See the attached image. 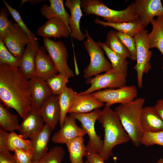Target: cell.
Segmentation results:
<instances>
[{
    "mask_svg": "<svg viewBox=\"0 0 163 163\" xmlns=\"http://www.w3.org/2000/svg\"><path fill=\"white\" fill-rule=\"evenodd\" d=\"M77 94L72 88L67 87L58 95L60 110V117L59 122L60 127L63 125L67 114Z\"/></svg>",
    "mask_w": 163,
    "mask_h": 163,
    "instance_id": "f1b7e54d",
    "label": "cell"
},
{
    "mask_svg": "<svg viewBox=\"0 0 163 163\" xmlns=\"http://www.w3.org/2000/svg\"><path fill=\"white\" fill-rule=\"evenodd\" d=\"M140 123L143 133H153L163 130V120L153 106L143 107L140 115Z\"/></svg>",
    "mask_w": 163,
    "mask_h": 163,
    "instance_id": "44dd1931",
    "label": "cell"
},
{
    "mask_svg": "<svg viewBox=\"0 0 163 163\" xmlns=\"http://www.w3.org/2000/svg\"><path fill=\"white\" fill-rule=\"evenodd\" d=\"M148 31L146 29L139 32L134 37L136 50V63L133 68L137 74L138 87H143V77L144 74H147L151 69L150 60L152 53L148 39Z\"/></svg>",
    "mask_w": 163,
    "mask_h": 163,
    "instance_id": "8992f818",
    "label": "cell"
},
{
    "mask_svg": "<svg viewBox=\"0 0 163 163\" xmlns=\"http://www.w3.org/2000/svg\"><path fill=\"white\" fill-rule=\"evenodd\" d=\"M7 8H2L0 12V40H2L13 22L8 18Z\"/></svg>",
    "mask_w": 163,
    "mask_h": 163,
    "instance_id": "f35d334b",
    "label": "cell"
},
{
    "mask_svg": "<svg viewBox=\"0 0 163 163\" xmlns=\"http://www.w3.org/2000/svg\"><path fill=\"white\" fill-rule=\"evenodd\" d=\"M94 22L96 24L101 25L105 27H112L118 31L128 34L133 37L139 32L145 29L140 19L133 22L112 23L102 21L97 18L95 19Z\"/></svg>",
    "mask_w": 163,
    "mask_h": 163,
    "instance_id": "4316f807",
    "label": "cell"
},
{
    "mask_svg": "<svg viewBox=\"0 0 163 163\" xmlns=\"http://www.w3.org/2000/svg\"><path fill=\"white\" fill-rule=\"evenodd\" d=\"M145 102L143 98H137L131 101L120 104L114 110L133 145L136 147L141 144L144 133L140 126V117Z\"/></svg>",
    "mask_w": 163,
    "mask_h": 163,
    "instance_id": "3957f363",
    "label": "cell"
},
{
    "mask_svg": "<svg viewBox=\"0 0 163 163\" xmlns=\"http://www.w3.org/2000/svg\"><path fill=\"white\" fill-rule=\"evenodd\" d=\"M43 42L44 48L59 73L69 78L74 77V72L68 65V54L64 43L62 41H55L49 38H43Z\"/></svg>",
    "mask_w": 163,
    "mask_h": 163,
    "instance_id": "9c48e42d",
    "label": "cell"
},
{
    "mask_svg": "<svg viewBox=\"0 0 163 163\" xmlns=\"http://www.w3.org/2000/svg\"><path fill=\"white\" fill-rule=\"evenodd\" d=\"M35 76L46 80L59 73L54 63L44 49L40 47L35 59Z\"/></svg>",
    "mask_w": 163,
    "mask_h": 163,
    "instance_id": "e0dca14e",
    "label": "cell"
},
{
    "mask_svg": "<svg viewBox=\"0 0 163 163\" xmlns=\"http://www.w3.org/2000/svg\"><path fill=\"white\" fill-rule=\"evenodd\" d=\"M136 12L142 24L146 28L154 18L163 14L160 0H135Z\"/></svg>",
    "mask_w": 163,
    "mask_h": 163,
    "instance_id": "7c38bea8",
    "label": "cell"
},
{
    "mask_svg": "<svg viewBox=\"0 0 163 163\" xmlns=\"http://www.w3.org/2000/svg\"><path fill=\"white\" fill-rule=\"evenodd\" d=\"M85 31L86 40L84 45L89 55L90 61L83 72L84 78L88 79L111 69L112 65L105 58L103 50L97 42L93 40L87 29Z\"/></svg>",
    "mask_w": 163,
    "mask_h": 163,
    "instance_id": "5b68a950",
    "label": "cell"
},
{
    "mask_svg": "<svg viewBox=\"0 0 163 163\" xmlns=\"http://www.w3.org/2000/svg\"><path fill=\"white\" fill-rule=\"evenodd\" d=\"M18 130L24 139H30L42 127L44 123L38 109L31 107Z\"/></svg>",
    "mask_w": 163,
    "mask_h": 163,
    "instance_id": "5bb4252c",
    "label": "cell"
},
{
    "mask_svg": "<svg viewBox=\"0 0 163 163\" xmlns=\"http://www.w3.org/2000/svg\"><path fill=\"white\" fill-rule=\"evenodd\" d=\"M127 76L111 69L103 74H98L87 79L86 83L90 84V86L77 94H88L103 88L115 89L123 87L126 86Z\"/></svg>",
    "mask_w": 163,
    "mask_h": 163,
    "instance_id": "ba28073f",
    "label": "cell"
},
{
    "mask_svg": "<svg viewBox=\"0 0 163 163\" xmlns=\"http://www.w3.org/2000/svg\"><path fill=\"white\" fill-rule=\"evenodd\" d=\"M84 163H89L88 161H87V160H86L85 162Z\"/></svg>",
    "mask_w": 163,
    "mask_h": 163,
    "instance_id": "bcb514c9",
    "label": "cell"
},
{
    "mask_svg": "<svg viewBox=\"0 0 163 163\" xmlns=\"http://www.w3.org/2000/svg\"><path fill=\"white\" fill-rule=\"evenodd\" d=\"M97 120L104 130L103 147L99 155L105 161L112 155V149L115 146L127 142L130 139L117 114L110 107L105 106Z\"/></svg>",
    "mask_w": 163,
    "mask_h": 163,
    "instance_id": "7a4b0ae2",
    "label": "cell"
},
{
    "mask_svg": "<svg viewBox=\"0 0 163 163\" xmlns=\"http://www.w3.org/2000/svg\"><path fill=\"white\" fill-rule=\"evenodd\" d=\"M20 124L18 116L12 114L8 108L0 103V125L6 131L13 132L18 129Z\"/></svg>",
    "mask_w": 163,
    "mask_h": 163,
    "instance_id": "4dcf8cb0",
    "label": "cell"
},
{
    "mask_svg": "<svg viewBox=\"0 0 163 163\" xmlns=\"http://www.w3.org/2000/svg\"><path fill=\"white\" fill-rule=\"evenodd\" d=\"M65 151L62 147L55 146L33 163H62Z\"/></svg>",
    "mask_w": 163,
    "mask_h": 163,
    "instance_id": "836d02e7",
    "label": "cell"
},
{
    "mask_svg": "<svg viewBox=\"0 0 163 163\" xmlns=\"http://www.w3.org/2000/svg\"><path fill=\"white\" fill-rule=\"evenodd\" d=\"M31 107L39 109L52 94L45 80L35 76L29 80Z\"/></svg>",
    "mask_w": 163,
    "mask_h": 163,
    "instance_id": "ac0fdd59",
    "label": "cell"
},
{
    "mask_svg": "<svg viewBox=\"0 0 163 163\" xmlns=\"http://www.w3.org/2000/svg\"><path fill=\"white\" fill-rule=\"evenodd\" d=\"M39 47L37 41L30 43L21 58L19 68L27 80L35 76V59Z\"/></svg>",
    "mask_w": 163,
    "mask_h": 163,
    "instance_id": "603a6c76",
    "label": "cell"
},
{
    "mask_svg": "<svg viewBox=\"0 0 163 163\" xmlns=\"http://www.w3.org/2000/svg\"><path fill=\"white\" fill-rule=\"evenodd\" d=\"M50 5L44 4L40 8L42 15L48 19L55 18L62 20L66 24L71 35L68 20L70 15L66 11L63 0H50Z\"/></svg>",
    "mask_w": 163,
    "mask_h": 163,
    "instance_id": "d4e9b609",
    "label": "cell"
},
{
    "mask_svg": "<svg viewBox=\"0 0 163 163\" xmlns=\"http://www.w3.org/2000/svg\"><path fill=\"white\" fill-rule=\"evenodd\" d=\"M0 99L22 119L31 108L29 81L19 67L0 63Z\"/></svg>",
    "mask_w": 163,
    "mask_h": 163,
    "instance_id": "6da1fadb",
    "label": "cell"
},
{
    "mask_svg": "<svg viewBox=\"0 0 163 163\" xmlns=\"http://www.w3.org/2000/svg\"><path fill=\"white\" fill-rule=\"evenodd\" d=\"M86 157L89 163H104L100 155L97 154L88 152Z\"/></svg>",
    "mask_w": 163,
    "mask_h": 163,
    "instance_id": "b9f144b4",
    "label": "cell"
},
{
    "mask_svg": "<svg viewBox=\"0 0 163 163\" xmlns=\"http://www.w3.org/2000/svg\"><path fill=\"white\" fill-rule=\"evenodd\" d=\"M21 58L14 56L8 50L3 41L0 40V63L19 67Z\"/></svg>",
    "mask_w": 163,
    "mask_h": 163,
    "instance_id": "d590c367",
    "label": "cell"
},
{
    "mask_svg": "<svg viewBox=\"0 0 163 163\" xmlns=\"http://www.w3.org/2000/svg\"><path fill=\"white\" fill-rule=\"evenodd\" d=\"M157 17L151 23L152 29L148 34V39L150 48L158 49L162 55L163 61V14ZM161 68L163 70V62Z\"/></svg>",
    "mask_w": 163,
    "mask_h": 163,
    "instance_id": "484cf974",
    "label": "cell"
},
{
    "mask_svg": "<svg viewBox=\"0 0 163 163\" xmlns=\"http://www.w3.org/2000/svg\"><path fill=\"white\" fill-rule=\"evenodd\" d=\"M38 110L45 124L53 130L60 117L58 96L53 94L43 102Z\"/></svg>",
    "mask_w": 163,
    "mask_h": 163,
    "instance_id": "9a60e30c",
    "label": "cell"
},
{
    "mask_svg": "<svg viewBox=\"0 0 163 163\" xmlns=\"http://www.w3.org/2000/svg\"><path fill=\"white\" fill-rule=\"evenodd\" d=\"M97 43L110 60L112 69L127 76L129 61L126 59L113 51L106 46L104 42L99 41Z\"/></svg>",
    "mask_w": 163,
    "mask_h": 163,
    "instance_id": "f546056e",
    "label": "cell"
},
{
    "mask_svg": "<svg viewBox=\"0 0 163 163\" xmlns=\"http://www.w3.org/2000/svg\"><path fill=\"white\" fill-rule=\"evenodd\" d=\"M84 142V136H82L74 138L66 144L71 163H84L83 158L88 152Z\"/></svg>",
    "mask_w": 163,
    "mask_h": 163,
    "instance_id": "83f0119b",
    "label": "cell"
},
{
    "mask_svg": "<svg viewBox=\"0 0 163 163\" xmlns=\"http://www.w3.org/2000/svg\"><path fill=\"white\" fill-rule=\"evenodd\" d=\"M75 120L70 113L66 117L62 126L52 136L51 140L54 143L66 144L70 140L86 134L83 129L78 126Z\"/></svg>",
    "mask_w": 163,
    "mask_h": 163,
    "instance_id": "4fadbf2b",
    "label": "cell"
},
{
    "mask_svg": "<svg viewBox=\"0 0 163 163\" xmlns=\"http://www.w3.org/2000/svg\"><path fill=\"white\" fill-rule=\"evenodd\" d=\"M14 152V156L17 163H33L32 153L20 149H16Z\"/></svg>",
    "mask_w": 163,
    "mask_h": 163,
    "instance_id": "60d3db41",
    "label": "cell"
},
{
    "mask_svg": "<svg viewBox=\"0 0 163 163\" xmlns=\"http://www.w3.org/2000/svg\"><path fill=\"white\" fill-rule=\"evenodd\" d=\"M53 130L49 126L44 124L41 129L30 139L33 149V162L38 160L47 152L48 144Z\"/></svg>",
    "mask_w": 163,
    "mask_h": 163,
    "instance_id": "d6986e66",
    "label": "cell"
},
{
    "mask_svg": "<svg viewBox=\"0 0 163 163\" xmlns=\"http://www.w3.org/2000/svg\"><path fill=\"white\" fill-rule=\"evenodd\" d=\"M81 3L80 0H66L65 3V6L70 12L68 23L71 31V36L74 39L80 41H83L86 38L80 27V20L83 16Z\"/></svg>",
    "mask_w": 163,
    "mask_h": 163,
    "instance_id": "2e32d148",
    "label": "cell"
},
{
    "mask_svg": "<svg viewBox=\"0 0 163 163\" xmlns=\"http://www.w3.org/2000/svg\"><path fill=\"white\" fill-rule=\"evenodd\" d=\"M30 2L32 4H36L41 2H43V0H30Z\"/></svg>",
    "mask_w": 163,
    "mask_h": 163,
    "instance_id": "ee69618b",
    "label": "cell"
},
{
    "mask_svg": "<svg viewBox=\"0 0 163 163\" xmlns=\"http://www.w3.org/2000/svg\"><path fill=\"white\" fill-rule=\"evenodd\" d=\"M0 163H17L14 155L1 141H0Z\"/></svg>",
    "mask_w": 163,
    "mask_h": 163,
    "instance_id": "ab89813d",
    "label": "cell"
},
{
    "mask_svg": "<svg viewBox=\"0 0 163 163\" xmlns=\"http://www.w3.org/2000/svg\"><path fill=\"white\" fill-rule=\"evenodd\" d=\"M0 140L5 144L10 152L20 149L32 153L33 149L30 140L24 138L21 134L14 131L8 133L1 127L0 128Z\"/></svg>",
    "mask_w": 163,
    "mask_h": 163,
    "instance_id": "cb8c5ba5",
    "label": "cell"
},
{
    "mask_svg": "<svg viewBox=\"0 0 163 163\" xmlns=\"http://www.w3.org/2000/svg\"><path fill=\"white\" fill-rule=\"evenodd\" d=\"M81 5L86 15L101 17L109 23L133 22L139 20L135 10L134 2L121 11L109 8L101 0H82Z\"/></svg>",
    "mask_w": 163,
    "mask_h": 163,
    "instance_id": "277c9868",
    "label": "cell"
},
{
    "mask_svg": "<svg viewBox=\"0 0 163 163\" xmlns=\"http://www.w3.org/2000/svg\"><path fill=\"white\" fill-rule=\"evenodd\" d=\"M116 36L122 41L130 54V59L133 61H136V50L134 38L128 34L118 31L116 32Z\"/></svg>",
    "mask_w": 163,
    "mask_h": 163,
    "instance_id": "8d00e7d4",
    "label": "cell"
},
{
    "mask_svg": "<svg viewBox=\"0 0 163 163\" xmlns=\"http://www.w3.org/2000/svg\"><path fill=\"white\" fill-rule=\"evenodd\" d=\"M104 103L95 97L92 93L83 95L77 94L68 113H84L103 107Z\"/></svg>",
    "mask_w": 163,
    "mask_h": 163,
    "instance_id": "7402d4cb",
    "label": "cell"
},
{
    "mask_svg": "<svg viewBox=\"0 0 163 163\" xmlns=\"http://www.w3.org/2000/svg\"><path fill=\"white\" fill-rule=\"evenodd\" d=\"M3 1L7 8L8 12L11 15L16 23L29 36L32 42L37 41V38L26 26L19 13L15 9L5 1L3 0Z\"/></svg>",
    "mask_w": 163,
    "mask_h": 163,
    "instance_id": "e575fe53",
    "label": "cell"
},
{
    "mask_svg": "<svg viewBox=\"0 0 163 163\" xmlns=\"http://www.w3.org/2000/svg\"><path fill=\"white\" fill-rule=\"evenodd\" d=\"M37 33L44 38H67L70 35L65 23L62 20L55 18L48 19L44 25L38 28Z\"/></svg>",
    "mask_w": 163,
    "mask_h": 163,
    "instance_id": "ffe728a7",
    "label": "cell"
},
{
    "mask_svg": "<svg viewBox=\"0 0 163 163\" xmlns=\"http://www.w3.org/2000/svg\"><path fill=\"white\" fill-rule=\"evenodd\" d=\"M154 107L156 112L163 120V99L157 100Z\"/></svg>",
    "mask_w": 163,
    "mask_h": 163,
    "instance_id": "7bdbcfd3",
    "label": "cell"
},
{
    "mask_svg": "<svg viewBox=\"0 0 163 163\" xmlns=\"http://www.w3.org/2000/svg\"><path fill=\"white\" fill-rule=\"evenodd\" d=\"M105 106L110 107L116 104H123L131 101L137 98L138 91L134 85L125 86L115 89H105L92 93Z\"/></svg>",
    "mask_w": 163,
    "mask_h": 163,
    "instance_id": "30bf717a",
    "label": "cell"
},
{
    "mask_svg": "<svg viewBox=\"0 0 163 163\" xmlns=\"http://www.w3.org/2000/svg\"><path fill=\"white\" fill-rule=\"evenodd\" d=\"M1 40L14 56L20 58L23 55L27 45L32 42L27 34L16 23L13 22Z\"/></svg>",
    "mask_w": 163,
    "mask_h": 163,
    "instance_id": "8fae6325",
    "label": "cell"
},
{
    "mask_svg": "<svg viewBox=\"0 0 163 163\" xmlns=\"http://www.w3.org/2000/svg\"><path fill=\"white\" fill-rule=\"evenodd\" d=\"M156 163H163V159L161 158H159Z\"/></svg>",
    "mask_w": 163,
    "mask_h": 163,
    "instance_id": "f6af8a7d",
    "label": "cell"
},
{
    "mask_svg": "<svg viewBox=\"0 0 163 163\" xmlns=\"http://www.w3.org/2000/svg\"><path fill=\"white\" fill-rule=\"evenodd\" d=\"M101 111V110L98 109L86 113H70L75 120L80 122L81 127L88 136V140L86 145L88 152L99 155L102 151L103 140L97 134L94 126Z\"/></svg>",
    "mask_w": 163,
    "mask_h": 163,
    "instance_id": "52a82bcc",
    "label": "cell"
},
{
    "mask_svg": "<svg viewBox=\"0 0 163 163\" xmlns=\"http://www.w3.org/2000/svg\"><path fill=\"white\" fill-rule=\"evenodd\" d=\"M69 79L62 74L59 73L46 81L52 94L58 95L67 87Z\"/></svg>",
    "mask_w": 163,
    "mask_h": 163,
    "instance_id": "d6a6232c",
    "label": "cell"
},
{
    "mask_svg": "<svg viewBox=\"0 0 163 163\" xmlns=\"http://www.w3.org/2000/svg\"><path fill=\"white\" fill-rule=\"evenodd\" d=\"M116 31L111 30L107 34L106 41V46L113 51L127 59L130 57V54L122 41L117 37Z\"/></svg>",
    "mask_w": 163,
    "mask_h": 163,
    "instance_id": "1f68e13d",
    "label": "cell"
},
{
    "mask_svg": "<svg viewBox=\"0 0 163 163\" xmlns=\"http://www.w3.org/2000/svg\"><path fill=\"white\" fill-rule=\"evenodd\" d=\"M141 144L147 147L155 145L163 146V130L153 133H144Z\"/></svg>",
    "mask_w": 163,
    "mask_h": 163,
    "instance_id": "74e56055",
    "label": "cell"
}]
</instances>
